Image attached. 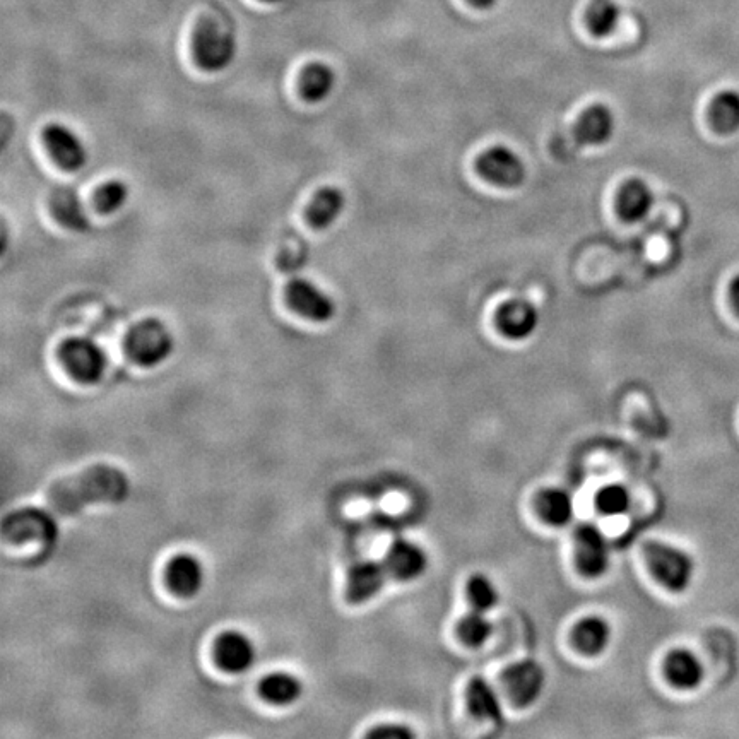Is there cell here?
Masks as SVG:
<instances>
[{
	"label": "cell",
	"instance_id": "obj_28",
	"mask_svg": "<svg viewBox=\"0 0 739 739\" xmlns=\"http://www.w3.org/2000/svg\"><path fill=\"white\" fill-rule=\"evenodd\" d=\"M493 632H495V627L490 618L478 609H471L468 615L462 616L457 625L459 639L462 644L468 645L471 649H478L481 645H485L491 639Z\"/></svg>",
	"mask_w": 739,
	"mask_h": 739
},
{
	"label": "cell",
	"instance_id": "obj_36",
	"mask_svg": "<svg viewBox=\"0 0 739 739\" xmlns=\"http://www.w3.org/2000/svg\"><path fill=\"white\" fill-rule=\"evenodd\" d=\"M262 2H267V4H276V2H281V0H262Z\"/></svg>",
	"mask_w": 739,
	"mask_h": 739
},
{
	"label": "cell",
	"instance_id": "obj_15",
	"mask_svg": "<svg viewBox=\"0 0 739 739\" xmlns=\"http://www.w3.org/2000/svg\"><path fill=\"white\" fill-rule=\"evenodd\" d=\"M219 666L228 673H243L255 661L254 642L240 632H225L214 645Z\"/></svg>",
	"mask_w": 739,
	"mask_h": 739
},
{
	"label": "cell",
	"instance_id": "obj_22",
	"mask_svg": "<svg viewBox=\"0 0 739 739\" xmlns=\"http://www.w3.org/2000/svg\"><path fill=\"white\" fill-rule=\"evenodd\" d=\"M50 211L57 223L72 231H84L89 226L88 214L81 197L69 187L55 190L50 197Z\"/></svg>",
	"mask_w": 739,
	"mask_h": 739
},
{
	"label": "cell",
	"instance_id": "obj_24",
	"mask_svg": "<svg viewBox=\"0 0 739 739\" xmlns=\"http://www.w3.org/2000/svg\"><path fill=\"white\" fill-rule=\"evenodd\" d=\"M536 510L546 524L567 526L574 519V498L562 488H544L536 497Z\"/></svg>",
	"mask_w": 739,
	"mask_h": 739
},
{
	"label": "cell",
	"instance_id": "obj_6",
	"mask_svg": "<svg viewBox=\"0 0 739 739\" xmlns=\"http://www.w3.org/2000/svg\"><path fill=\"white\" fill-rule=\"evenodd\" d=\"M575 565L587 579H599L608 572L611 550L603 531L594 524H582L574 534Z\"/></svg>",
	"mask_w": 739,
	"mask_h": 739
},
{
	"label": "cell",
	"instance_id": "obj_26",
	"mask_svg": "<svg viewBox=\"0 0 739 739\" xmlns=\"http://www.w3.org/2000/svg\"><path fill=\"white\" fill-rule=\"evenodd\" d=\"M710 122L719 134L739 131V93L734 89L721 91L710 105Z\"/></svg>",
	"mask_w": 739,
	"mask_h": 739
},
{
	"label": "cell",
	"instance_id": "obj_7",
	"mask_svg": "<svg viewBox=\"0 0 739 739\" xmlns=\"http://www.w3.org/2000/svg\"><path fill=\"white\" fill-rule=\"evenodd\" d=\"M476 168L486 182L505 189H515L526 180V165L521 156L505 146L486 149L476 161Z\"/></svg>",
	"mask_w": 739,
	"mask_h": 739
},
{
	"label": "cell",
	"instance_id": "obj_17",
	"mask_svg": "<svg viewBox=\"0 0 739 739\" xmlns=\"http://www.w3.org/2000/svg\"><path fill=\"white\" fill-rule=\"evenodd\" d=\"M168 586L175 594L182 598H192L201 591L204 582V568L196 556L178 555L173 558L166 568Z\"/></svg>",
	"mask_w": 739,
	"mask_h": 739
},
{
	"label": "cell",
	"instance_id": "obj_4",
	"mask_svg": "<svg viewBox=\"0 0 739 739\" xmlns=\"http://www.w3.org/2000/svg\"><path fill=\"white\" fill-rule=\"evenodd\" d=\"M192 55L206 72L225 71L237 57V40L213 21H202L192 36Z\"/></svg>",
	"mask_w": 739,
	"mask_h": 739
},
{
	"label": "cell",
	"instance_id": "obj_31",
	"mask_svg": "<svg viewBox=\"0 0 739 739\" xmlns=\"http://www.w3.org/2000/svg\"><path fill=\"white\" fill-rule=\"evenodd\" d=\"M468 599L471 608L488 613L491 609L497 608L500 601V594L493 580L488 579L485 575H474L468 582Z\"/></svg>",
	"mask_w": 739,
	"mask_h": 739
},
{
	"label": "cell",
	"instance_id": "obj_5",
	"mask_svg": "<svg viewBox=\"0 0 739 739\" xmlns=\"http://www.w3.org/2000/svg\"><path fill=\"white\" fill-rule=\"evenodd\" d=\"M59 360L79 384L93 385L107 370L105 351L86 337H69L60 344Z\"/></svg>",
	"mask_w": 739,
	"mask_h": 739
},
{
	"label": "cell",
	"instance_id": "obj_21",
	"mask_svg": "<svg viewBox=\"0 0 739 739\" xmlns=\"http://www.w3.org/2000/svg\"><path fill=\"white\" fill-rule=\"evenodd\" d=\"M466 705L471 716L479 721L502 722L503 709L500 697L485 678H473L466 688Z\"/></svg>",
	"mask_w": 739,
	"mask_h": 739
},
{
	"label": "cell",
	"instance_id": "obj_29",
	"mask_svg": "<svg viewBox=\"0 0 739 739\" xmlns=\"http://www.w3.org/2000/svg\"><path fill=\"white\" fill-rule=\"evenodd\" d=\"M620 21V9L613 0H594L587 9V26L592 35L608 36Z\"/></svg>",
	"mask_w": 739,
	"mask_h": 739
},
{
	"label": "cell",
	"instance_id": "obj_34",
	"mask_svg": "<svg viewBox=\"0 0 739 739\" xmlns=\"http://www.w3.org/2000/svg\"><path fill=\"white\" fill-rule=\"evenodd\" d=\"M729 295H731V302H733V307L736 312L739 314V276L738 278L733 279V283H731V290H729Z\"/></svg>",
	"mask_w": 739,
	"mask_h": 739
},
{
	"label": "cell",
	"instance_id": "obj_32",
	"mask_svg": "<svg viewBox=\"0 0 739 739\" xmlns=\"http://www.w3.org/2000/svg\"><path fill=\"white\" fill-rule=\"evenodd\" d=\"M127 199H129V187L120 180H112V182L101 185L93 197L96 211L101 214L117 213L125 206Z\"/></svg>",
	"mask_w": 739,
	"mask_h": 739
},
{
	"label": "cell",
	"instance_id": "obj_8",
	"mask_svg": "<svg viewBox=\"0 0 739 739\" xmlns=\"http://www.w3.org/2000/svg\"><path fill=\"white\" fill-rule=\"evenodd\" d=\"M288 307L303 319L329 322L336 315V303L326 291L308 279H293L284 291Z\"/></svg>",
	"mask_w": 739,
	"mask_h": 739
},
{
	"label": "cell",
	"instance_id": "obj_1",
	"mask_svg": "<svg viewBox=\"0 0 739 739\" xmlns=\"http://www.w3.org/2000/svg\"><path fill=\"white\" fill-rule=\"evenodd\" d=\"M129 493L131 481L122 469L110 464H95L50 486L47 505L55 514L74 515L88 505L125 502Z\"/></svg>",
	"mask_w": 739,
	"mask_h": 739
},
{
	"label": "cell",
	"instance_id": "obj_23",
	"mask_svg": "<svg viewBox=\"0 0 739 739\" xmlns=\"http://www.w3.org/2000/svg\"><path fill=\"white\" fill-rule=\"evenodd\" d=\"M572 640L575 649L584 656H599L608 649L611 642V627L604 618L589 616L575 625Z\"/></svg>",
	"mask_w": 739,
	"mask_h": 739
},
{
	"label": "cell",
	"instance_id": "obj_20",
	"mask_svg": "<svg viewBox=\"0 0 739 739\" xmlns=\"http://www.w3.org/2000/svg\"><path fill=\"white\" fill-rule=\"evenodd\" d=\"M346 196L337 187H322L317 190L307 209L308 225L315 230H327L344 213Z\"/></svg>",
	"mask_w": 739,
	"mask_h": 739
},
{
	"label": "cell",
	"instance_id": "obj_25",
	"mask_svg": "<svg viewBox=\"0 0 739 739\" xmlns=\"http://www.w3.org/2000/svg\"><path fill=\"white\" fill-rule=\"evenodd\" d=\"M336 86V72L324 62H312L300 74V93L303 100L319 103L331 95Z\"/></svg>",
	"mask_w": 739,
	"mask_h": 739
},
{
	"label": "cell",
	"instance_id": "obj_11",
	"mask_svg": "<svg viewBox=\"0 0 739 739\" xmlns=\"http://www.w3.org/2000/svg\"><path fill=\"white\" fill-rule=\"evenodd\" d=\"M4 536L12 543L42 541L52 544L57 539V526L47 512L23 509L7 517L4 522Z\"/></svg>",
	"mask_w": 739,
	"mask_h": 739
},
{
	"label": "cell",
	"instance_id": "obj_2",
	"mask_svg": "<svg viewBox=\"0 0 739 739\" xmlns=\"http://www.w3.org/2000/svg\"><path fill=\"white\" fill-rule=\"evenodd\" d=\"M645 563L652 577L673 594L685 592L695 575V562L686 551L661 541H647L642 546Z\"/></svg>",
	"mask_w": 739,
	"mask_h": 739
},
{
	"label": "cell",
	"instance_id": "obj_12",
	"mask_svg": "<svg viewBox=\"0 0 739 739\" xmlns=\"http://www.w3.org/2000/svg\"><path fill=\"white\" fill-rule=\"evenodd\" d=\"M389 570L385 563L365 560L356 563L348 572L346 598L351 604H363L375 598L384 589Z\"/></svg>",
	"mask_w": 739,
	"mask_h": 739
},
{
	"label": "cell",
	"instance_id": "obj_3",
	"mask_svg": "<svg viewBox=\"0 0 739 739\" xmlns=\"http://www.w3.org/2000/svg\"><path fill=\"white\" fill-rule=\"evenodd\" d=\"M175 348L172 332L158 319L137 322L127 332L124 349L127 356L141 367H156L168 360Z\"/></svg>",
	"mask_w": 739,
	"mask_h": 739
},
{
	"label": "cell",
	"instance_id": "obj_30",
	"mask_svg": "<svg viewBox=\"0 0 739 739\" xmlns=\"http://www.w3.org/2000/svg\"><path fill=\"white\" fill-rule=\"evenodd\" d=\"M630 505H632V497L625 486H604L596 495V510L604 517H620V515L627 514Z\"/></svg>",
	"mask_w": 739,
	"mask_h": 739
},
{
	"label": "cell",
	"instance_id": "obj_35",
	"mask_svg": "<svg viewBox=\"0 0 739 739\" xmlns=\"http://www.w3.org/2000/svg\"><path fill=\"white\" fill-rule=\"evenodd\" d=\"M473 6L479 7V9H488V7L495 4V0H469Z\"/></svg>",
	"mask_w": 739,
	"mask_h": 739
},
{
	"label": "cell",
	"instance_id": "obj_9",
	"mask_svg": "<svg viewBox=\"0 0 739 739\" xmlns=\"http://www.w3.org/2000/svg\"><path fill=\"white\" fill-rule=\"evenodd\" d=\"M43 144L52 160L66 172H79L88 163V149L76 132L62 124H48L42 132Z\"/></svg>",
	"mask_w": 739,
	"mask_h": 739
},
{
	"label": "cell",
	"instance_id": "obj_27",
	"mask_svg": "<svg viewBox=\"0 0 739 739\" xmlns=\"http://www.w3.org/2000/svg\"><path fill=\"white\" fill-rule=\"evenodd\" d=\"M302 693V683L293 674L272 673L261 683V695L274 705L293 704Z\"/></svg>",
	"mask_w": 739,
	"mask_h": 739
},
{
	"label": "cell",
	"instance_id": "obj_10",
	"mask_svg": "<svg viewBox=\"0 0 739 739\" xmlns=\"http://www.w3.org/2000/svg\"><path fill=\"white\" fill-rule=\"evenodd\" d=\"M503 685L517 707H529L538 702L546 685V673L536 661H521L503 671Z\"/></svg>",
	"mask_w": 739,
	"mask_h": 739
},
{
	"label": "cell",
	"instance_id": "obj_14",
	"mask_svg": "<svg viewBox=\"0 0 739 739\" xmlns=\"http://www.w3.org/2000/svg\"><path fill=\"white\" fill-rule=\"evenodd\" d=\"M497 326L512 341H524L538 331V310L524 300H510L498 310Z\"/></svg>",
	"mask_w": 739,
	"mask_h": 739
},
{
	"label": "cell",
	"instance_id": "obj_16",
	"mask_svg": "<svg viewBox=\"0 0 739 739\" xmlns=\"http://www.w3.org/2000/svg\"><path fill=\"white\" fill-rule=\"evenodd\" d=\"M616 129L615 115L606 105H592L580 115L575 125V139L582 146H603L613 137Z\"/></svg>",
	"mask_w": 739,
	"mask_h": 739
},
{
	"label": "cell",
	"instance_id": "obj_18",
	"mask_svg": "<svg viewBox=\"0 0 739 739\" xmlns=\"http://www.w3.org/2000/svg\"><path fill=\"white\" fill-rule=\"evenodd\" d=\"M664 674L674 688L693 690L704 680V666L692 652L676 649L664 661Z\"/></svg>",
	"mask_w": 739,
	"mask_h": 739
},
{
	"label": "cell",
	"instance_id": "obj_13",
	"mask_svg": "<svg viewBox=\"0 0 739 739\" xmlns=\"http://www.w3.org/2000/svg\"><path fill=\"white\" fill-rule=\"evenodd\" d=\"M384 563L391 577L411 582L420 579L428 570V555L418 544L399 539L387 551Z\"/></svg>",
	"mask_w": 739,
	"mask_h": 739
},
{
	"label": "cell",
	"instance_id": "obj_33",
	"mask_svg": "<svg viewBox=\"0 0 739 739\" xmlns=\"http://www.w3.org/2000/svg\"><path fill=\"white\" fill-rule=\"evenodd\" d=\"M368 738L375 739H409L414 738V733L406 726H396V724H387L380 728L373 729L368 733Z\"/></svg>",
	"mask_w": 739,
	"mask_h": 739
},
{
	"label": "cell",
	"instance_id": "obj_19",
	"mask_svg": "<svg viewBox=\"0 0 739 739\" xmlns=\"http://www.w3.org/2000/svg\"><path fill=\"white\" fill-rule=\"evenodd\" d=\"M616 207L623 221L639 223L649 216L654 207V192L645 182L635 178L621 187Z\"/></svg>",
	"mask_w": 739,
	"mask_h": 739
}]
</instances>
